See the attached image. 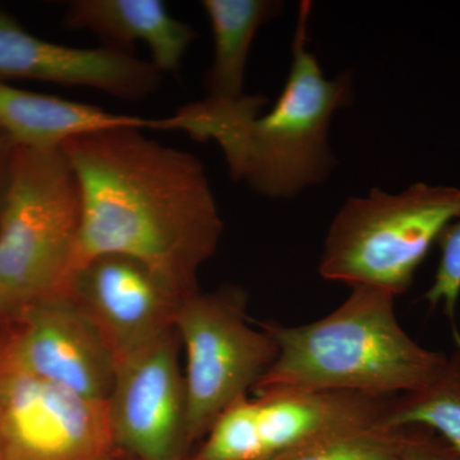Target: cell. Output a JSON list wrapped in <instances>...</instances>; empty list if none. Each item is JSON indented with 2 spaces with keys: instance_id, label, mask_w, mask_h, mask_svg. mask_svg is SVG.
<instances>
[{
  "instance_id": "cell-15",
  "label": "cell",
  "mask_w": 460,
  "mask_h": 460,
  "mask_svg": "<svg viewBox=\"0 0 460 460\" xmlns=\"http://www.w3.org/2000/svg\"><path fill=\"white\" fill-rule=\"evenodd\" d=\"M214 39V60L204 77L208 98H243L248 54L257 31L277 16L280 4L269 0H204Z\"/></svg>"
},
{
  "instance_id": "cell-19",
  "label": "cell",
  "mask_w": 460,
  "mask_h": 460,
  "mask_svg": "<svg viewBox=\"0 0 460 460\" xmlns=\"http://www.w3.org/2000/svg\"><path fill=\"white\" fill-rule=\"evenodd\" d=\"M399 460H460V456L431 429L414 426Z\"/></svg>"
},
{
  "instance_id": "cell-20",
  "label": "cell",
  "mask_w": 460,
  "mask_h": 460,
  "mask_svg": "<svg viewBox=\"0 0 460 460\" xmlns=\"http://www.w3.org/2000/svg\"><path fill=\"white\" fill-rule=\"evenodd\" d=\"M14 145L7 136L0 131V208L7 190L9 172H11L12 157H13Z\"/></svg>"
},
{
  "instance_id": "cell-21",
  "label": "cell",
  "mask_w": 460,
  "mask_h": 460,
  "mask_svg": "<svg viewBox=\"0 0 460 460\" xmlns=\"http://www.w3.org/2000/svg\"><path fill=\"white\" fill-rule=\"evenodd\" d=\"M0 460H4V453H3L2 431H0Z\"/></svg>"
},
{
  "instance_id": "cell-18",
  "label": "cell",
  "mask_w": 460,
  "mask_h": 460,
  "mask_svg": "<svg viewBox=\"0 0 460 460\" xmlns=\"http://www.w3.org/2000/svg\"><path fill=\"white\" fill-rule=\"evenodd\" d=\"M441 256L434 284L426 292L425 299L432 308L443 305L452 323L453 337L460 349V332L456 328V304L460 296V217L444 230L438 241Z\"/></svg>"
},
{
  "instance_id": "cell-13",
  "label": "cell",
  "mask_w": 460,
  "mask_h": 460,
  "mask_svg": "<svg viewBox=\"0 0 460 460\" xmlns=\"http://www.w3.org/2000/svg\"><path fill=\"white\" fill-rule=\"evenodd\" d=\"M65 25L95 33L113 49L132 51L133 44L142 41L162 74L178 71L198 38L196 30L172 16L162 0H74L66 5Z\"/></svg>"
},
{
  "instance_id": "cell-6",
  "label": "cell",
  "mask_w": 460,
  "mask_h": 460,
  "mask_svg": "<svg viewBox=\"0 0 460 460\" xmlns=\"http://www.w3.org/2000/svg\"><path fill=\"white\" fill-rule=\"evenodd\" d=\"M246 305L237 287L199 290L181 301L174 329L186 354V447L252 393L277 358V343L261 325H251Z\"/></svg>"
},
{
  "instance_id": "cell-11",
  "label": "cell",
  "mask_w": 460,
  "mask_h": 460,
  "mask_svg": "<svg viewBox=\"0 0 460 460\" xmlns=\"http://www.w3.org/2000/svg\"><path fill=\"white\" fill-rule=\"evenodd\" d=\"M16 313L20 326L0 362L84 398L107 402L117 362L68 296H50Z\"/></svg>"
},
{
  "instance_id": "cell-7",
  "label": "cell",
  "mask_w": 460,
  "mask_h": 460,
  "mask_svg": "<svg viewBox=\"0 0 460 460\" xmlns=\"http://www.w3.org/2000/svg\"><path fill=\"white\" fill-rule=\"evenodd\" d=\"M394 398L344 392H272L219 417L193 460H271L323 436L383 425Z\"/></svg>"
},
{
  "instance_id": "cell-16",
  "label": "cell",
  "mask_w": 460,
  "mask_h": 460,
  "mask_svg": "<svg viewBox=\"0 0 460 460\" xmlns=\"http://www.w3.org/2000/svg\"><path fill=\"white\" fill-rule=\"evenodd\" d=\"M383 426L431 429L460 456V349L428 386L395 396Z\"/></svg>"
},
{
  "instance_id": "cell-9",
  "label": "cell",
  "mask_w": 460,
  "mask_h": 460,
  "mask_svg": "<svg viewBox=\"0 0 460 460\" xmlns=\"http://www.w3.org/2000/svg\"><path fill=\"white\" fill-rule=\"evenodd\" d=\"M181 341L169 330L115 366L107 402L118 449L138 460H180L186 447L187 394Z\"/></svg>"
},
{
  "instance_id": "cell-14",
  "label": "cell",
  "mask_w": 460,
  "mask_h": 460,
  "mask_svg": "<svg viewBox=\"0 0 460 460\" xmlns=\"http://www.w3.org/2000/svg\"><path fill=\"white\" fill-rule=\"evenodd\" d=\"M123 127L162 131V120L0 84V131L14 146L56 150L72 138Z\"/></svg>"
},
{
  "instance_id": "cell-17",
  "label": "cell",
  "mask_w": 460,
  "mask_h": 460,
  "mask_svg": "<svg viewBox=\"0 0 460 460\" xmlns=\"http://www.w3.org/2000/svg\"><path fill=\"white\" fill-rule=\"evenodd\" d=\"M411 428L383 425L323 436L271 460H399Z\"/></svg>"
},
{
  "instance_id": "cell-2",
  "label": "cell",
  "mask_w": 460,
  "mask_h": 460,
  "mask_svg": "<svg viewBox=\"0 0 460 460\" xmlns=\"http://www.w3.org/2000/svg\"><path fill=\"white\" fill-rule=\"evenodd\" d=\"M311 3L299 5L289 75L274 107L268 99L206 98L163 118V131L187 133L196 141H214L223 151L233 180L269 199H293L326 180L335 165L329 145L332 115L352 99V77L328 80L307 49Z\"/></svg>"
},
{
  "instance_id": "cell-5",
  "label": "cell",
  "mask_w": 460,
  "mask_h": 460,
  "mask_svg": "<svg viewBox=\"0 0 460 460\" xmlns=\"http://www.w3.org/2000/svg\"><path fill=\"white\" fill-rule=\"evenodd\" d=\"M460 217V190L416 183L398 195L372 189L345 201L330 226L319 271L325 280L398 296L445 229Z\"/></svg>"
},
{
  "instance_id": "cell-10",
  "label": "cell",
  "mask_w": 460,
  "mask_h": 460,
  "mask_svg": "<svg viewBox=\"0 0 460 460\" xmlns=\"http://www.w3.org/2000/svg\"><path fill=\"white\" fill-rule=\"evenodd\" d=\"M66 296L98 329L115 362L174 329L186 298L146 263L119 253L75 269Z\"/></svg>"
},
{
  "instance_id": "cell-8",
  "label": "cell",
  "mask_w": 460,
  "mask_h": 460,
  "mask_svg": "<svg viewBox=\"0 0 460 460\" xmlns=\"http://www.w3.org/2000/svg\"><path fill=\"white\" fill-rule=\"evenodd\" d=\"M4 460H113L105 402L93 401L0 362Z\"/></svg>"
},
{
  "instance_id": "cell-1",
  "label": "cell",
  "mask_w": 460,
  "mask_h": 460,
  "mask_svg": "<svg viewBox=\"0 0 460 460\" xmlns=\"http://www.w3.org/2000/svg\"><path fill=\"white\" fill-rule=\"evenodd\" d=\"M62 148L83 196L75 269L119 253L146 263L183 296L199 292V269L224 232L201 160L133 127L72 138Z\"/></svg>"
},
{
  "instance_id": "cell-3",
  "label": "cell",
  "mask_w": 460,
  "mask_h": 460,
  "mask_svg": "<svg viewBox=\"0 0 460 460\" xmlns=\"http://www.w3.org/2000/svg\"><path fill=\"white\" fill-rule=\"evenodd\" d=\"M394 301L383 290L358 287L337 310L314 323H260L278 354L253 394L299 390L395 398L428 386L449 358L420 347L404 332Z\"/></svg>"
},
{
  "instance_id": "cell-12",
  "label": "cell",
  "mask_w": 460,
  "mask_h": 460,
  "mask_svg": "<svg viewBox=\"0 0 460 460\" xmlns=\"http://www.w3.org/2000/svg\"><path fill=\"white\" fill-rule=\"evenodd\" d=\"M9 80L86 87L138 102L162 86L163 74L132 51L104 45L75 48L44 40L0 11V84Z\"/></svg>"
},
{
  "instance_id": "cell-4",
  "label": "cell",
  "mask_w": 460,
  "mask_h": 460,
  "mask_svg": "<svg viewBox=\"0 0 460 460\" xmlns=\"http://www.w3.org/2000/svg\"><path fill=\"white\" fill-rule=\"evenodd\" d=\"M81 223L80 183L63 148L14 146L0 208V313L66 295Z\"/></svg>"
}]
</instances>
